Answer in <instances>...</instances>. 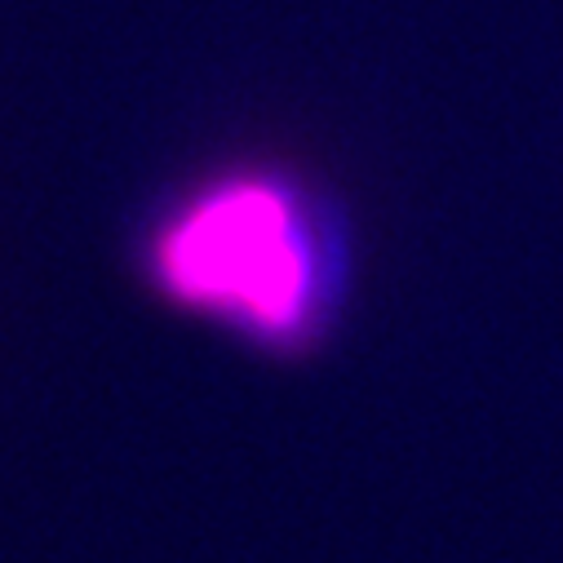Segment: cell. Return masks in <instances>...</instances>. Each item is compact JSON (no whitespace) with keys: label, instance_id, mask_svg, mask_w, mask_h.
I'll use <instances>...</instances> for the list:
<instances>
[{"label":"cell","instance_id":"1","mask_svg":"<svg viewBox=\"0 0 563 563\" xmlns=\"http://www.w3.org/2000/svg\"><path fill=\"white\" fill-rule=\"evenodd\" d=\"M152 271L191 311L289 346L324 324L342 289V244L302 187L275 174H227L161 218Z\"/></svg>","mask_w":563,"mask_h":563}]
</instances>
